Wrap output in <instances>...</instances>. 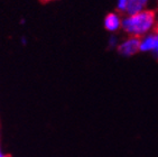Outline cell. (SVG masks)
<instances>
[{
	"mask_svg": "<svg viewBox=\"0 0 158 157\" xmlns=\"http://www.w3.org/2000/svg\"><path fill=\"white\" fill-rule=\"evenodd\" d=\"M156 27V15L152 10L145 9L135 16H126L122 18L121 29L129 36L141 38L152 33Z\"/></svg>",
	"mask_w": 158,
	"mask_h": 157,
	"instance_id": "1",
	"label": "cell"
},
{
	"mask_svg": "<svg viewBox=\"0 0 158 157\" xmlns=\"http://www.w3.org/2000/svg\"><path fill=\"white\" fill-rule=\"evenodd\" d=\"M139 52L150 53L155 58H158V29L152 30L140 38Z\"/></svg>",
	"mask_w": 158,
	"mask_h": 157,
	"instance_id": "2",
	"label": "cell"
},
{
	"mask_svg": "<svg viewBox=\"0 0 158 157\" xmlns=\"http://www.w3.org/2000/svg\"><path fill=\"white\" fill-rule=\"evenodd\" d=\"M139 45L140 38L134 36H128L126 39L119 43L117 49H118V53L121 56L130 57V56H134L139 52Z\"/></svg>",
	"mask_w": 158,
	"mask_h": 157,
	"instance_id": "3",
	"label": "cell"
},
{
	"mask_svg": "<svg viewBox=\"0 0 158 157\" xmlns=\"http://www.w3.org/2000/svg\"><path fill=\"white\" fill-rule=\"evenodd\" d=\"M103 26L110 33H116L119 29H121L122 26V18L120 14L117 12H110L104 17Z\"/></svg>",
	"mask_w": 158,
	"mask_h": 157,
	"instance_id": "4",
	"label": "cell"
},
{
	"mask_svg": "<svg viewBox=\"0 0 158 157\" xmlns=\"http://www.w3.org/2000/svg\"><path fill=\"white\" fill-rule=\"evenodd\" d=\"M146 8V3L140 2L138 0H129L128 7L126 9V16H135L139 14V12L143 11Z\"/></svg>",
	"mask_w": 158,
	"mask_h": 157,
	"instance_id": "5",
	"label": "cell"
},
{
	"mask_svg": "<svg viewBox=\"0 0 158 157\" xmlns=\"http://www.w3.org/2000/svg\"><path fill=\"white\" fill-rule=\"evenodd\" d=\"M128 3H129V0H117V10L120 14H125L126 9L128 7Z\"/></svg>",
	"mask_w": 158,
	"mask_h": 157,
	"instance_id": "6",
	"label": "cell"
},
{
	"mask_svg": "<svg viewBox=\"0 0 158 157\" xmlns=\"http://www.w3.org/2000/svg\"><path fill=\"white\" fill-rule=\"evenodd\" d=\"M119 43H120L119 42V38L116 35H111L109 37V39H108V45H109L110 49H116V47H118Z\"/></svg>",
	"mask_w": 158,
	"mask_h": 157,
	"instance_id": "7",
	"label": "cell"
},
{
	"mask_svg": "<svg viewBox=\"0 0 158 157\" xmlns=\"http://www.w3.org/2000/svg\"><path fill=\"white\" fill-rule=\"evenodd\" d=\"M138 1H140V2H143V3H146V5H147V2H148L149 0H138Z\"/></svg>",
	"mask_w": 158,
	"mask_h": 157,
	"instance_id": "8",
	"label": "cell"
}]
</instances>
